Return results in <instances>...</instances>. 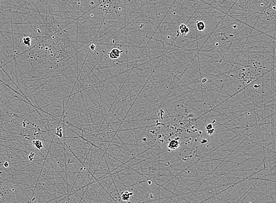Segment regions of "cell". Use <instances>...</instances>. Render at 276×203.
Here are the masks:
<instances>
[{
    "label": "cell",
    "mask_w": 276,
    "mask_h": 203,
    "mask_svg": "<svg viewBox=\"0 0 276 203\" xmlns=\"http://www.w3.org/2000/svg\"><path fill=\"white\" fill-rule=\"evenodd\" d=\"M133 194V193H129V191H126L122 193L121 196V199L122 200H124V201H128V200L129 199V198H130V197Z\"/></svg>",
    "instance_id": "5"
},
{
    "label": "cell",
    "mask_w": 276,
    "mask_h": 203,
    "mask_svg": "<svg viewBox=\"0 0 276 203\" xmlns=\"http://www.w3.org/2000/svg\"><path fill=\"white\" fill-rule=\"evenodd\" d=\"M22 42L24 45L26 46H29L31 45V40L29 37H25L22 39Z\"/></svg>",
    "instance_id": "7"
},
{
    "label": "cell",
    "mask_w": 276,
    "mask_h": 203,
    "mask_svg": "<svg viewBox=\"0 0 276 203\" xmlns=\"http://www.w3.org/2000/svg\"><path fill=\"white\" fill-rule=\"evenodd\" d=\"M214 129H210V130H207V133L208 135H212V133H214Z\"/></svg>",
    "instance_id": "9"
},
{
    "label": "cell",
    "mask_w": 276,
    "mask_h": 203,
    "mask_svg": "<svg viewBox=\"0 0 276 203\" xmlns=\"http://www.w3.org/2000/svg\"><path fill=\"white\" fill-rule=\"evenodd\" d=\"M205 128H206L207 130H208L213 129V127H212V124H208V125L206 126V127Z\"/></svg>",
    "instance_id": "8"
},
{
    "label": "cell",
    "mask_w": 276,
    "mask_h": 203,
    "mask_svg": "<svg viewBox=\"0 0 276 203\" xmlns=\"http://www.w3.org/2000/svg\"><path fill=\"white\" fill-rule=\"evenodd\" d=\"M4 166H5V167H8V164H7V163H6V164H4Z\"/></svg>",
    "instance_id": "11"
},
{
    "label": "cell",
    "mask_w": 276,
    "mask_h": 203,
    "mask_svg": "<svg viewBox=\"0 0 276 203\" xmlns=\"http://www.w3.org/2000/svg\"><path fill=\"white\" fill-rule=\"evenodd\" d=\"M196 26H197V29L200 32L203 31L205 29V28H206L205 23L203 22V21H197Z\"/></svg>",
    "instance_id": "4"
},
{
    "label": "cell",
    "mask_w": 276,
    "mask_h": 203,
    "mask_svg": "<svg viewBox=\"0 0 276 203\" xmlns=\"http://www.w3.org/2000/svg\"><path fill=\"white\" fill-rule=\"evenodd\" d=\"M121 52H122V51H120L117 48L112 49L110 52L108 53V56H109L110 58L112 59H117L120 57V53Z\"/></svg>",
    "instance_id": "1"
},
{
    "label": "cell",
    "mask_w": 276,
    "mask_h": 203,
    "mask_svg": "<svg viewBox=\"0 0 276 203\" xmlns=\"http://www.w3.org/2000/svg\"><path fill=\"white\" fill-rule=\"evenodd\" d=\"M179 31L180 34L184 36L188 34V32L190 31L189 28H188V26H187V25H185V24H181L180 25Z\"/></svg>",
    "instance_id": "2"
},
{
    "label": "cell",
    "mask_w": 276,
    "mask_h": 203,
    "mask_svg": "<svg viewBox=\"0 0 276 203\" xmlns=\"http://www.w3.org/2000/svg\"><path fill=\"white\" fill-rule=\"evenodd\" d=\"M180 146V142L177 139H174L170 142L168 145V147L171 150H175Z\"/></svg>",
    "instance_id": "3"
},
{
    "label": "cell",
    "mask_w": 276,
    "mask_h": 203,
    "mask_svg": "<svg viewBox=\"0 0 276 203\" xmlns=\"http://www.w3.org/2000/svg\"><path fill=\"white\" fill-rule=\"evenodd\" d=\"M32 144H33L34 146H36L38 149H41L43 147V143H42L41 142H40L39 140L32 141Z\"/></svg>",
    "instance_id": "6"
},
{
    "label": "cell",
    "mask_w": 276,
    "mask_h": 203,
    "mask_svg": "<svg viewBox=\"0 0 276 203\" xmlns=\"http://www.w3.org/2000/svg\"><path fill=\"white\" fill-rule=\"evenodd\" d=\"M90 49H91V50H92V51H94V49H95V46L94 45V44H93V43H92V44H91V45H90Z\"/></svg>",
    "instance_id": "10"
}]
</instances>
